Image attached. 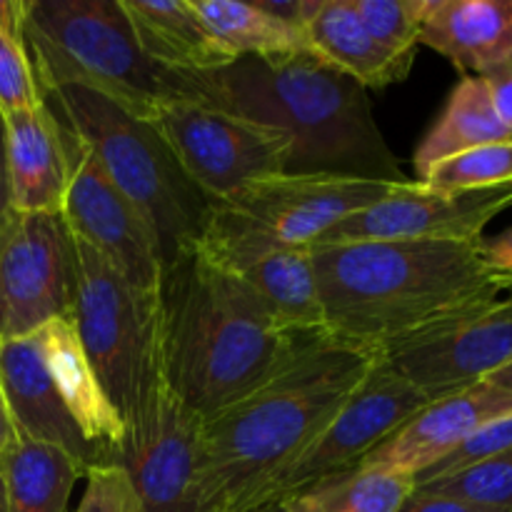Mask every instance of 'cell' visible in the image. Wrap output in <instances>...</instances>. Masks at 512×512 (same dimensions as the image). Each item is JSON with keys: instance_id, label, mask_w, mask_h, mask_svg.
<instances>
[{"instance_id": "83f0119b", "label": "cell", "mask_w": 512, "mask_h": 512, "mask_svg": "<svg viewBox=\"0 0 512 512\" xmlns=\"http://www.w3.org/2000/svg\"><path fill=\"white\" fill-rule=\"evenodd\" d=\"M440 193H470V190L500 188L512 183V140L510 143L480 145L465 153L445 158L428 170L423 180Z\"/></svg>"}, {"instance_id": "6da1fadb", "label": "cell", "mask_w": 512, "mask_h": 512, "mask_svg": "<svg viewBox=\"0 0 512 512\" xmlns=\"http://www.w3.org/2000/svg\"><path fill=\"white\" fill-rule=\"evenodd\" d=\"M380 355L310 335L268 380L203 423L205 512H268L285 470L323 433Z\"/></svg>"}, {"instance_id": "ab89813d", "label": "cell", "mask_w": 512, "mask_h": 512, "mask_svg": "<svg viewBox=\"0 0 512 512\" xmlns=\"http://www.w3.org/2000/svg\"><path fill=\"white\" fill-rule=\"evenodd\" d=\"M488 383L498 385V388H503V390H510V393H512V363L505 365V368H500L498 373H493V375H490V378H488Z\"/></svg>"}, {"instance_id": "ffe728a7", "label": "cell", "mask_w": 512, "mask_h": 512, "mask_svg": "<svg viewBox=\"0 0 512 512\" xmlns=\"http://www.w3.org/2000/svg\"><path fill=\"white\" fill-rule=\"evenodd\" d=\"M420 43L485 78L512 63V0H430Z\"/></svg>"}, {"instance_id": "5b68a950", "label": "cell", "mask_w": 512, "mask_h": 512, "mask_svg": "<svg viewBox=\"0 0 512 512\" xmlns=\"http://www.w3.org/2000/svg\"><path fill=\"white\" fill-rule=\"evenodd\" d=\"M23 43L40 95L78 85L143 120L168 103H203L193 75L140 50L120 0H28Z\"/></svg>"}, {"instance_id": "d590c367", "label": "cell", "mask_w": 512, "mask_h": 512, "mask_svg": "<svg viewBox=\"0 0 512 512\" xmlns=\"http://www.w3.org/2000/svg\"><path fill=\"white\" fill-rule=\"evenodd\" d=\"M483 258L495 275L512 283V228L498 238L483 240Z\"/></svg>"}, {"instance_id": "74e56055", "label": "cell", "mask_w": 512, "mask_h": 512, "mask_svg": "<svg viewBox=\"0 0 512 512\" xmlns=\"http://www.w3.org/2000/svg\"><path fill=\"white\" fill-rule=\"evenodd\" d=\"M18 430H15L13 415H10L8 403H5V395L0 390V463H3L5 455L18 445Z\"/></svg>"}, {"instance_id": "4dcf8cb0", "label": "cell", "mask_w": 512, "mask_h": 512, "mask_svg": "<svg viewBox=\"0 0 512 512\" xmlns=\"http://www.w3.org/2000/svg\"><path fill=\"white\" fill-rule=\"evenodd\" d=\"M508 450H512V415H503V418L490 420L488 425L475 430L460 448H455L453 453L445 455L443 460L430 465L425 473H420L418 478H415V485L448 478V475L460 473V470H468L473 468V465L485 463V460L498 458V455L508 453Z\"/></svg>"}, {"instance_id": "9c48e42d", "label": "cell", "mask_w": 512, "mask_h": 512, "mask_svg": "<svg viewBox=\"0 0 512 512\" xmlns=\"http://www.w3.org/2000/svg\"><path fill=\"white\" fill-rule=\"evenodd\" d=\"M150 123L213 203H223L255 180L288 173L290 140L270 125L203 103H168Z\"/></svg>"}, {"instance_id": "7bdbcfd3", "label": "cell", "mask_w": 512, "mask_h": 512, "mask_svg": "<svg viewBox=\"0 0 512 512\" xmlns=\"http://www.w3.org/2000/svg\"><path fill=\"white\" fill-rule=\"evenodd\" d=\"M510 290H512V283H510Z\"/></svg>"}, {"instance_id": "7402d4cb", "label": "cell", "mask_w": 512, "mask_h": 512, "mask_svg": "<svg viewBox=\"0 0 512 512\" xmlns=\"http://www.w3.org/2000/svg\"><path fill=\"white\" fill-rule=\"evenodd\" d=\"M38 333L48 368L70 415L80 425L85 438L100 450L105 463H115L125 438V425L95 380V373L85 358L83 348H80L73 323H70V318L55 320Z\"/></svg>"}, {"instance_id": "d6a6232c", "label": "cell", "mask_w": 512, "mask_h": 512, "mask_svg": "<svg viewBox=\"0 0 512 512\" xmlns=\"http://www.w3.org/2000/svg\"><path fill=\"white\" fill-rule=\"evenodd\" d=\"M75 512H143L128 473L120 465H98L85 475V493Z\"/></svg>"}, {"instance_id": "836d02e7", "label": "cell", "mask_w": 512, "mask_h": 512, "mask_svg": "<svg viewBox=\"0 0 512 512\" xmlns=\"http://www.w3.org/2000/svg\"><path fill=\"white\" fill-rule=\"evenodd\" d=\"M400 512H503V510L480 508V505L465 503V500L450 498V495L413 488V493L408 495V500H405Z\"/></svg>"}, {"instance_id": "1f68e13d", "label": "cell", "mask_w": 512, "mask_h": 512, "mask_svg": "<svg viewBox=\"0 0 512 512\" xmlns=\"http://www.w3.org/2000/svg\"><path fill=\"white\" fill-rule=\"evenodd\" d=\"M43 105L28 50L20 40L0 33V115Z\"/></svg>"}, {"instance_id": "d4e9b609", "label": "cell", "mask_w": 512, "mask_h": 512, "mask_svg": "<svg viewBox=\"0 0 512 512\" xmlns=\"http://www.w3.org/2000/svg\"><path fill=\"white\" fill-rule=\"evenodd\" d=\"M8 512H68L83 468L53 445L18 440L0 463Z\"/></svg>"}, {"instance_id": "44dd1931", "label": "cell", "mask_w": 512, "mask_h": 512, "mask_svg": "<svg viewBox=\"0 0 512 512\" xmlns=\"http://www.w3.org/2000/svg\"><path fill=\"white\" fill-rule=\"evenodd\" d=\"M120 5L140 50L160 68L198 75L238 60L205 28L190 0H120Z\"/></svg>"}, {"instance_id": "4fadbf2b", "label": "cell", "mask_w": 512, "mask_h": 512, "mask_svg": "<svg viewBox=\"0 0 512 512\" xmlns=\"http://www.w3.org/2000/svg\"><path fill=\"white\" fill-rule=\"evenodd\" d=\"M398 183L340 175H270L218 203L255 233L290 248H315L345 218L378 203Z\"/></svg>"}, {"instance_id": "2e32d148", "label": "cell", "mask_w": 512, "mask_h": 512, "mask_svg": "<svg viewBox=\"0 0 512 512\" xmlns=\"http://www.w3.org/2000/svg\"><path fill=\"white\" fill-rule=\"evenodd\" d=\"M512 208V183L470 193H440L418 180L398 183L385 198L345 218L320 245L358 240L475 243L493 218Z\"/></svg>"}, {"instance_id": "9a60e30c", "label": "cell", "mask_w": 512, "mask_h": 512, "mask_svg": "<svg viewBox=\"0 0 512 512\" xmlns=\"http://www.w3.org/2000/svg\"><path fill=\"white\" fill-rule=\"evenodd\" d=\"M198 248L243 280L285 328L303 335H325L310 248L275 243L218 203Z\"/></svg>"}, {"instance_id": "e0dca14e", "label": "cell", "mask_w": 512, "mask_h": 512, "mask_svg": "<svg viewBox=\"0 0 512 512\" xmlns=\"http://www.w3.org/2000/svg\"><path fill=\"white\" fill-rule=\"evenodd\" d=\"M503 415H512V393L483 380L445 398L430 400L358 468L403 473L415 480L430 465L460 448L475 430Z\"/></svg>"}, {"instance_id": "8fae6325", "label": "cell", "mask_w": 512, "mask_h": 512, "mask_svg": "<svg viewBox=\"0 0 512 512\" xmlns=\"http://www.w3.org/2000/svg\"><path fill=\"white\" fill-rule=\"evenodd\" d=\"M203 423L168 383L125 428L115 465L128 473L143 512H205L200 488Z\"/></svg>"}, {"instance_id": "7c38bea8", "label": "cell", "mask_w": 512, "mask_h": 512, "mask_svg": "<svg viewBox=\"0 0 512 512\" xmlns=\"http://www.w3.org/2000/svg\"><path fill=\"white\" fill-rule=\"evenodd\" d=\"M65 138L70 160L68 190L60 208L65 225L75 240L103 255L135 288L158 293L163 260L153 228L68 128Z\"/></svg>"}, {"instance_id": "277c9868", "label": "cell", "mask_w": 512, "mask_h": 512, "mask_svg": "<svg viewBox=\"0 0 512 512\" xmlns=\"http://www.w3.org/2000/svg\"><path fill=\"white\" fill-rule=\"evenodd\" d=\"M193 83L203 105L288 135V175L408 183L375 123L368 90L315 55L240 58L193 75Z\"/></svg>"}, {"instance_id": "ba28073f", "label": "cell", "mask_w": 512, "mask_h": 512, "mask_svg": "<svg viewBox=\"0 0 512 512\" xmlns=\"http://www.w3.org/2000/svg\"><path fill=\"white\" fill-rule=\"evenodd\" d=\"M78 250L60 213L0 218V343L35 335L70 318Z\"/></svg>"}, {"instance_id": "52a82bcc", "label": "cell", "mask_w": 512, "mask_h": 512, "mask_svg": "<svg viewBox=\"0 0 512 512\" xmlns=\"http://www.w3.org/2000/svg\"><path fill=\"white\" fill-rule=\"evenodd\" d=\"M70 323L105 398L128 428L163 383L158 293H143L103 255L75 240Z\"/></svg>"}, {"instance_id": "484cf974", "label": "cell", "mask_w": 512, "mask_h": 512, "mask_svg": "<svg viewBox=\"0 0 512 512\" xmlns=\"http://www.w3.org/2000/svg\"><path fill=\"white\" fill-rule=\"evenodd\" d=\"M205 28L233 58H285L313 55L305 33L290 28L258 8L238 0H190Z\"/></svg>"}, {"instance_id": "b9f144b4", "label": "cell", "mask_w": 512, "mask_h": 512, "mask_svg": "<svg viewBox=\"0 0 512 512\" xmlns=\"http://www.w3.org/2000/svg\"><path fill=\"white\" fill-rule=\"evenodd\" d=\"M268 512H288V505H275V508H270Z\"/></svg>"}, {"instance_id": "7a4b0ae2", "label": "cell", "mask_w": 512, "mask_h": 512, "mask_svg": "<svg viewBox=\"0 0 512 512\" xmlns=\"http://www.w3.org/2000/svg\"><path fill=\"white\" fill-rule=\"evenodd\" d=\"M483 240H358L310 248L325 335L380 355L453 315L495 303L510 280L488 268Z\"/></svg>"}, {"instance_id": "603a6c76", "label": "cell", "mask_w": 512, "mask_h": 512, "mask_svg": "<svg viewBox=\"0 0 512 512\" xmlns=\"http://www.w3.org/2000/svg\"><path fill=\"white\" fill-rule=\"evenodd\" d=\"M310 53L335 70L370 88H388L408 78L413 65L393 58L365 30L353 0H320L318 10L305 25Z\"/></svg>"}, {"instance_id": "8d00e7d4", "label": "cell", "mask_w": 512, "mask_h": 512, "mask_svg": "<svg viewBox=\"0 0 512 512\" xmlns=\"http://www.w3.org/2000/svg\"><path fill=\"white\" fill-rule=\"evenodd\" d=\"M25 10H28V0H0V33L23 43Z\"/></svg>"}, {"instance_id": "5bb4252c", "label": "cell", "mask_w": 512, "mask_h": 512, "mask_svg": "<svg viewBox=\"0 0 512 512\" xmlns=\"http://www.w3.org/2000/svg\"><path fill=\"white\" fill-rule=\"evenodd\" d=\"M380 358L430 400L483 383L512 363V298L453 315L400 340Z\"/></svg>"}, {"instance_id": "f546056e", "label": "cell", "mask_w": 512, "mask_h": 512, "mask_svg": "<svg viewBox=\"0 0 512 512\" xmlns=\"http://www.w3.org/2000/svg\"><path fill=\"white\" fill-rule=\"evenodd\" d=\"M415 488L450 495V498L465 500L480 508L512 512V450L448 478L415 485Z\"/></svg>"}, {"instance_id": "3957f363", "label": "cell", "mask_w": 512, "mask_h": 512, "mask_svg": "<svg viewBox=\"0 0 512 512\" xmlns=\"http://www.w3.org/2000/svg\"><path fill=\"white\" fill-rule=\"evenodd\" d=\"M158 310L165 383L203 420L268 383L310 338L198 245L163 268Z\"/></svg>"}, {"instance_id": "60d3db41", "label": "cell", "mask_w": 512, "mask_h": 512, "mask_svg": "<svg viewBox=\"0 0 512 512\" xmlns=\"http://www.w3.org/2000/svg\"><path fill=\"white\" fill-rule=\"evenodd\" d=\"M0 512H8V505H5V485H3V475H0Z\"/></svg>"}, {"instance_id": "4316f807", "label": "cell", "mask_w": 512, "mask_h": 512, "mask_svg": "<svg viewBox=\"0 0 512 512\" xmlns=\"http://www.w3.org/2000/svg\"><path fill=\"white\" fill-rule=\"evenodd\" d=\"M415 480L403 473L355 468L290 498L288 512H400Z\"/></svg>"}, {"instance_id": "f35d334b", "label": "cell", "mask_w": 512, "mask_h": 512, "mask_svg": "<svg viewBox=\"0 0 512 512\" xmlns=\"http://www.w3.org/2000/svg\"><path fill=\"white\" fill-rule=\"evenodd\" d=\"M10 210L8 198V168H5V120L0 115V218Z\"/></svg>"}, {"instance_id": "e575fe53", "label": "cell", "mask_w": 512, "mask_h": 512, "mask_svg": "<svg viewBox=\"0 0 512 512\" xmlns=\"http://www.w3.org/2000/svg\"><path fill=\"white\" fill-rule=\"evenodd\" d=\"M485 85L490 90L495 110H498L500 120L512 130V63L503 65V68L493 70L485 75Z\"/></svg>"}, {"instance_id": "d6986e66", "label": "cell", "mask_w": 512, "mask_h": 512, "mask_svg": "<svg viewBox=\"0 0 512 512\" xmlns=\"http://www.w3.org/2000/svg\"><path fill=\"white\" fill-rule=\"evenodd\" d=\"M3 120L10 210L60 213L70 178L65 128L45 103Z\"/></svg>"}, {"instance_id": "f1b7e54d", "label": "cell", "mask_w": 512, "mask_h": 512, "mask_svg": "<svg viewBox=\"0 0 512 512\" xmlns=\"http://www.w3.org/2000/svg\"><path fill=\"white\" fill-rule=\"evenodd\" d=\"M430 0H353L358 18L375 43L403 63H415Z\"/></svg>"}, {"instance_id": "ac0fdd59", "label": "cell", "mask_w": 512, "mask_h": 512, "mask_svg": "<svg viewBox=\"0 0 512 512\" xmlns=\"http://www.w3.org/2000/svg\"><path fill=\"white\" fill-rule=\"evenodd\" d=\"M0 390L20 440L63 450L85 475L98 465H108L70 415L45 360L40 333L0 343Z\"/></svg>"}, {"instance_id": "30bf717a", "label": "cell", "mask_w": 512, "mask_h": 512, "mask_svg": "<svg viewBox=\"0 0 512 512\" xmlns=\"http://www.w3.org/2000/svg\"><path fill=\"white\" fill-rule=\"evenodd\" d=\"M428 403L430 398L418 385L378 358L323 433L285 470L275 485V505L288 503L323 480L355 470Z\"/></svg>"}, {"instance_id": "cb8c5ba5", "label": "cell", "mask_w": 512, "mask_h": 512, "mask_svg": "<svg viewBox=\"0 0 512 512\" xmlns=\"http://www.w3.org/2000/svg\"><path fill=\"white\" fill-rule=\"evenodd\" d=\"M510 140L512 130L500 120L485 80L475 78V75H463V80L450 93L440 118L435 120L433 128L425 133L418 150L413 153L418 183L440 160L480 148V145L510 143Z\"/></svg>"}, {"instance_id": "8992f818", "label": "cell", "mask_w": 512, "mask_h": 512, "mask_svg": "<svg viewBox=\"0 0 512 512\" xmlns=\"http://www.w3.org/2000/svg\"><path fill=\"white\" fill-rule=\"evenodd\" d=\"M43 103L143 213L158 238L163 268L180 250L200 243L215 203L190 180L150 120L135 118L113 100L78 85L50 90Z\"/></svg>"}]
</instances>
